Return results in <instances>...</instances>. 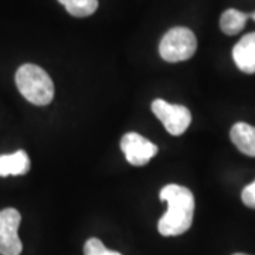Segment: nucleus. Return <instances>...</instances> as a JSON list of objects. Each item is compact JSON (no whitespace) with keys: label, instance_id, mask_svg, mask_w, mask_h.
<instances>
[{"label":"nucleus","instance_id":"f257e3e1","mask_svg":"<svg viewBox=\"0 0 255 255\" xmlns=\"http://www.w3.org/2000/svg\"><path fill=\"white\" fill-rule=\"evenodd\" d=\"M159 199L167 203V211L157 223V230L163 237H176L189 231L194 217V196L180 184H167L160 190Z\"/></svg>","mask_w":255,"mask_h":255},{"label":"nucleus","instance_id":"f03ea898","mask_svg":"<svg viewBox=\"0 0 255 255\" xmlns=\"http://www.w3.org/2000/svg\"><path fill=\"white\" fill-rule=\"evenodd\" d=\"M16 85L20 94L31 104L44 107L54 98V84L41 67L23 64L16 73Z\"/></svg>","mask_w":255,"mask_h":255},{"label":"nucleus","instance_id":"7ed1b4c3","mask_svg":"<svg viewBox=\"0 0 255 255\" xmlns=\"http://www.w3.org/2000/svg\"><path fill=\"white\" fill-rule=\"evenodd\" d=\"M197 50V38L190 28H170L160 40L159 53L167 63H180L190 60Z\"/></svg>","mask_w":255,"mask_h":255},{"label":"nucleus","instance_id":"20e7f679","mask_svg":"<svg viewBox=\"0 0 255 255\" xmlns=\"http://www.w3.org/2000/svg\"><path fill=\"white\" fill-rule=\"evenodd\" d=\"M152 112L163 124L164 129L173 136H180L190 127L191 114L184 105L169 104L164 100H155L152 102Z\"/></svg>","mask_w":255,"mask_h":255},{"label":"nucleus","instance_id":"39448f33","mask_svg":"<svg viewBox=\"0 0 255 255\" xmlns=\"http://www.w3.org/2000/svg\"><path fill=\"white\" fill-rule=\"evenodd\" d=\"M21 216L16 209L0 210V255H20L23 251L18 238Z\"/></svg>","mask_w":255,"mask_h":255},{"label":"nucleus","instance_id":"423d86ee","mask_svg":"<svg viewBox=\"0 0 255 255\" xmlns=\"http://www.w3.org/2000/svg\"><path fill=\"white\" fill-rule=\"evenodd\" d=\"M121 149L125 153L128 163L132 166H145L157 153V146L136 132H129L121 140Z\"/></svg>","mask_w":255,"mask_h":255},{"label":"nucleus","instance_id":"0eeeda50","mask_svg":"<svg viewBox=\"0 0 255 255\" xmlns=\"http://www.w3.org/2000/svg\"><path fill=\"white\" fill-rule=\"evenodd\" d=\"M233 60L246 74H255V31L243 37L233 48Z\"/></svg>","mask_w":255,"mask_h":255},{"label":"nucleus","instance_id":"6e6552de","mask_svg":"<svg viewBox=\"0 0 255 255\" xmlns=\"http://www.w3.org/2000/svg\"><path fill=\"white\" fill-rule=\"evenodd\" d=\"M30 170V157L24 150H16L9 155H0V177L23 176Z\"/></svg>","mask_w":255,"mask_h":255},{"label":"nucleus","instance_id":"1a4fd4ad","mask_svg":"<svg viewBox=\"0 0 255 255\" xmlns=\"http://www.w3.org/2000/svg\"><path fill=\"white\" fill-rule=\"evenodd\" d=\"M231 142L241 153L255 157V128L246 122H237L230 132Z\"/></svg>","mask_w":255,"mask_h":255},{"label":"nucleus","instance_id":"9d476101","mask_svg":"<svg viewBox=\"0 0 255 255\" xmlns=\"http://www.w3.org/2000/svg\"><path fill=\"white\" fill-rule=\"evenodd\" d=\"M248 18L250 13H244L237 9H228L220 17V28L227 36H236L244 30Z\"/></svg>","mask_w":255,"mask_h":255},{"label":"nucleus","instance_id":"9b49d317","mask_svg":"<svg viewBox=\"0 0 255 255\" xmlns=\"http://www.w3.org/2000/svg\"><path fill=\"white\" fill-rule=\"evenodd\" d=\"M64 7L74 17H88L98 9V0H67Z\"/></svg>","mask_w":255,"mask_h":255},{"label":"nucleus","instance_id":"f8f14e48","mask_svg":"<svg viewBox=\"0 0 255 255\" xmlns=\"http://www.w3.org/2000/svg\"><path fill=\"white\" fill-rule=\"evenodd\" d=\"M84 255H122L117 251H111L98 238H90L84 246Z\"/></svg>","mask_w":255,"mask_h":255},{"label":"nucleus","instance_id":"ddd939ff","mask_svg":"<svg viewBox=\"0 0 255 255\" xmlns=\"http://www.w3.org/2000/svg\"><path fill=\"white\" fill-rule=\"evenodd\" d=\"M241 199L247 207L255 209V180L251 184H248L247 187H244V190L241 193Z\"/></svg>","mask_w":255,"mask_h":255},{"label":"nucleus","instance_id":"4468645a","mask_svg":"<svg viewBox=\"0 0 255 255\" xmlns=\"http://www.w3.org/2000/svg\"><path fill=\"white\" fill-rule=\"evenodd\" d=\"M250 17L253 18V20H254V21H255V11H253V13H250Z\"/></svg>","mask_w":255,"mask_h":255},{"label":"nucleus","instance_id":"2eb2a0df","mask_svg":"<svg viewBox=\"0 0 255 255\" xmlns=\"http://www.w3.org/2000/svg\"><path fill=\"white\" fill-rule=\"evenodd\" d=\"M58 1H60L61 4H65V3H67V0H58Z\"/></svg>","mask_w":255,"mask_h":255},{"label":"nucleus","instance_id":"dca6fc26","mask_svg":"<svg viewBox=\"0 0 255 255\" xmlns=\"http://www.w3.org/2000/svg\"><path fill=\"white\" fill-rule=\"evenodd\" d=\"M234 255H247V254H241V253H238V254H234Z\"/></svg>","mask_w":255,"mask_h":255}]
</instances>
